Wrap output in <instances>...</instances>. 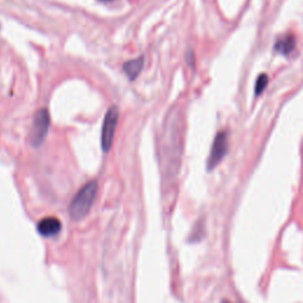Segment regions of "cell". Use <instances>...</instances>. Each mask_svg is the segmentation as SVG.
<instances>
[{"instance_id":"5","label":"cell","mask_w":303,"mask_h":303,"mask_svg":"<svg viewBox=\"0 0 303 303\" xmlns=\"http://www.w3.org/2000/svg\"><path fill=\"white\" fill-rule=\"evenodd\" d=\"M37 229L43 237H54L61 232L62 224L56 217H45L38 223Z\"/></svg>"},{"instance_id":"6","label":"cell","mask_w":303,"mask_h":303,"mask_svg":"<svg viewBox=\"0 0 303 303\" xmlns=\"http://www.w3.org/2000/svg\"><path fill=\"white\" fill-rule=\"evenodd\" d=\"M295 46H296V39L293 35H286L283 37L277 39L275 44V50L281 54H284V56H288L295 50Z\"/></svg>"},{"instance_id":"1","label":"cell","mask_w":303,"mask_h":303,"mask_svg":"<svg viewBox=\"0 0 303 303\" xmlns=\"http://www.w3.org/2000/svg\"><path fill=\"white\" fill-rule=\"evenodd\" d=\"M98 192V185L96 181H89L83 186L74 197L69 205V216L74 221H81L90 212L93 204L96 199Z\"/></svg>"},{"instance_id":"8","label":"cell","mask_w":303,"mask_h":303,"mask_svg":"<svg viewBox=\"0 0 303 303\" xmlns=\"http://www.w3.org/2000/svg\"><path fill=\"white\" fill-rule=\"evenodd\" d=\"M268 76L265 74H262L258 76L257 81H256V86H255V95H257V96H260V95L264 91V89L268 86Z\"/></svg>"},{"instance_id":"7","label":"cell","mask_w":303,"mask_h":303,"mask_svg":"<svg viewBox=\"0 0 303 303\" xmlns=\"http://www.w3.org/2000/svg\"><path fill=\"white\" fill-rule=\"evenodd\" d=\"M142 68H144V57H137L123 64V71L128 76L130 81H134L140 75Z\"/></svg>"},{"instance_id":"9","label":"cell","mask_w":303,"mask_h":303,"mask_svg":"<svg viewBox=\"0 0 303 303\" xmlns=\"http://www.w3.org/2000/svg\"><path fill=\"white\" fill-rule=\"evenodd\" d=\"M100 2H102V3H112V2H114V0H100Z\"/></svg>"},{"instance_id":"10","label":"cell","mask_w":303,"mask_h":303,"mask_svg":"<svg viewBox=\"0 0 303 303\" xmlns=\"http://www.w3.org/2000/svg\"><path fill=\"white\" fill-rule=\"evenodd\" d=\"M222 303H230V302H228V301H223Z\"/></svg>"},{"instance_id":"2","label":"cell","mask_w":303,"mask_h":303,"mask_svg":"<svg viewBox=\"0 0 303 303\" xmlns=\"http://www.w3.org/2000/svg\"><path fill=\"white\" fill-rule=\"evenodd\" d=\"M119 108L116 105H113L105 113L103 126H102V135H101V145L103 152L111 151L113 142H114V136L116 127L119 122Z\"/></svg>"},{"instance_id":"4","label":"cell","mask_w":303,"mask_h":303,"mask_svg":"<svg viewBox=\"0 0 303 303\" xmlns=\"http://www.w3.org/2000/svg\"><path fill=\"white\" fill-rule=\"evenodd\" d=\"M228 133L225 130L219 131L214 137V141L211 148L210 156L207 159V170L212 171L222 162L228 153Z\"/></svg>"},{"instance_id":"3","label":"cell","mask_w":303,"mask_h":303,"mask_svg":"<svg viewBox=\"0 0 303 303\" xmlns=\"http://www.w3.org/2000/svg\"><path fill=\"white\" fill-rule=\"evenodd\" d=\"M50 128V115L47 109L42 108L35 114L30 133V141L34 147H39L45 140Z\"/></svg>"}]
</instances>
